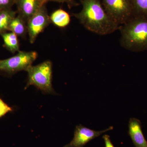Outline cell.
I'll return each mask as SVG.
<instances>
[{
    "label": "cell",
    "mask_w": 147,
    "mask_h": 147,
    "mask_svg": "<svg viewBox=\"0 0 147 147\" xmlns=\"http://www.w3.org/2000/svg\"><path fill=\"white\" fill-rule=\"evenodd\" d=\"M109 16L119 26L125 24L133 16L131 0H101Z\"/></svg>",
    "instance_id": "5"
},
{
    "label": "cell",
    "mask_w": 147,
    "mask_h": 147,
    "mask_svg": "<svg viewBox=\"0 0 147 147\" xmlns=\"http://www.w3.org/2000/svg\"><path fill=\"white\" fill-rule=\"evenodd\" d=\"M2 38L4 46L11 53H15L20 50L18 36L13 32H7L0 34Z\"/></svg>",
    "instance_id": "12"
},
{
    "label": "cell",
    "mask_w": 147,
    "mask_h": 147,
    "mask_svg": "<svg viewBox=\"0 0 147 147\" xmlns=\"http://www.w3.org/2000/svg\"><path fill=\"white\" fill-rule=\"evenodd\" d=\"M45 0H16L18 15L27 23L28 21L42 6Z\"/></svg>",
    "instance_id": "8"
},
{
    "label": "cell",
    "mask_w": 147,
    "mask_h": 147,
    "mask_svg": "<svg viewBox=\"0 0 147 147\" xmlns=\"http://www.w3.org/2000/svg\"><path fill=\"white\" fill-rule=\"evenodd\" d=\"M8 31L13 32L18 36L24 37L28 34L27 23L18 15L11 22L9 26Z\"/></svg>",
    "instance_id": "11"
},
{
    "label": "cell",
    "mask_w": 147,
    "mask_h": 147,
    "mask_svg": "<svg viewBox=\"0 0 147 147\" xmlns=\"http://www.w3.org/2000/svg\"><path fill=\"white\" fill-rule=\"evenodd\" d=\"M133 16L147 18V0H131Z\"/></svg>",
    "instance_id": "14"
},
{
    "label": "cell",
    "mask_w": 147,
    "mask_h": 147,
    "mask_svg": "<svg viewBox=\"0 0 147 147\" xmlns=\"http://www.w3.org/2000/svg\"><path fill=\"white\" fill-rule=\"evenodd\" d=\"M17 12L11 8L0 9V34L8 31L9 24Z\"/></svg>",
    "instance_id": "13"
},
{
    "label": "cell",
    "mask_w": 147,
    "mask_h": 147,
    "mask_svg": "<svg viewBox=\"0 0 147 147\" xmlns=\"http://www.w3.org/2000/svg\"><path fill=\"white\" fill-rule=\"evenodd\" d=\"M82 10L74 13L86 29L100 35L113 33L120 26L106 12L100 0H80Z\"/></svg>",
    "instance_id": "1"
},
{
    "label": "cell",
    "mask_w": 147,
    "mask_h": 147,
    "mask_svg": "<svg viewBox=\"0 0 147 147\" xmlns=\"http://www.w3.org/2000/svg\"><path fill=\"white\" fill-rule=\"evenodd\" d=\"M15 2L16 0H0V9L11 8Z\"/></svg>",
    "instance_id": "17"
},
{
    "label": "cell",
    "mask_w": 147,
    "mask_h": 147,
    "mask_svg": "<svg viewBox=\"0 0 147 147\" xmlns=\"http://www.w3.org/2000/svg\"><path fill=\"white\" fill-rule=\"evenodd\" d=\"M12 111L13 109L12 108L9 106L0 98V118Z\"/></svg>",
    "instance_id": "15"
},
{
    "label": "cell",
    "mask_w": 147,
    "mask_h": 147,
    "mask_svg": "<svg viewBox=\"0 0 147 147\" xmlns=\"http://www.w3.org/2000/svg\"><path fill=\"white\" fill-rule=\"evenodd\" d=\"M102 139L105 142V147H115L111 142L110 137L107 134H105L102 136Z\"/></svg>",
    "instance_id": "18"
},
{
    "label": "cell",
    "mask_w": 147,
    "mask_h": 147,
    "mask_svg": "<svg viewBox=\"0 0 147 147\" xmlns=\"http://www.w3.org/2000/svg\"><path fill=\"white\" fill-rule=\"evenodd\" d=\"M45 1L46 3L50 1L56 2L59 3H65L69 9H71L74 7L77 6L79 5L75 0H45Z\"/></svg>",
    "instance_id": "16"
},
{
    "label": "cell",
    "mask_w": 147,
    "mask_h": 147,
    "mask_svg": "<svg viewBox=\"0 0 147 147\" xmlns=\"http://www.w3.org/2000/svg\"><path fill=\"white\" fill-rule=\"evenodd\" d=\"M26 71L28 79L25 89L33 86L46 94H56L52 85L53 65L47 60L36 65L31 66Z\"/></svg>",
    "instance_id": "3"
},
{
    "label": "cell",
    "mask_w": 147,
    "mask_h": 147,
    "mask_svg": "<svg viewBox=\"0 0 147 147\" xmlns=\"http://www.w3.org/2000/svg\"><path fill=\"white\" fill-rule=\"evenodd\" d=\"M50 18L51 23L61 28L67 26L71 21V16L69 13L62 9H59L53 11Z\"/></svg>",
    "instance_id": "10"
},
{
    "label": "cell",
    "mask_w": 147,
    "mask_h": 147,
    "mask_svg": "<svg viewBox=\"0 0 147 147\" xmlns=\"http://www.w3.org/2000/svg\"><path fill=\"white\" fill-rule=\"evenodd\" d=\"M51 23L45 5L42 6L27 22L29 41L34 43L38 35Z\"/></svg>",
    "instance_id": "6"
},
{
    "label": "cell",
    "mask_w": 147,
    "mask_h": 147,
    "mask_svg": "<svg viewBox=\"0 0 147 147\" xmlns=\"http://www.w3.org/2000/svg\"><path fill=\"white\" fill-rule=\"evenodd\" d=\"M37 56L35 51H19L11 57L0 60V72L12 74L23 70L26 71L36 60Z\"/></svg>",
    "instance_id": "4"
},
{
    "label": "cell",
    "mask_w": 147,
    "mask_h": 147,
    "mask_svg": "<svg viewBox=\"0 0 147 147\" xmlns=\"http://www.w3.org/2000/svg\"><path fill=\"white\" fill-rule=\"evenodd\" d=\"M119 29L122 47L132 52L147 50V18L133 16Z\"/></svg>",
    "instance_id": "2"
},
{
    "label": "cell",
    "mask_w": 147,
    "mask_h": 147,
    "mask_svg": "<svg viewBox=\"0 0 147 147\" xmlns=\"http://www.w3.org/2000/svg\"><path fill=\"white\" fill-rule=\"evenodd\" d=\"M128 134L135 147H147V141L142 130L141 121L138 119H129Z\"/></svg>",
    "instance_id": "9"
},
{
    "label": "cell",
    "mask_w": 147,
    "mask_h": 147,
    "mask_svg": "<svg viewBox=\"0 0 147 147\" xmlns=\"http://www.w3.org/2000/svg\"><path fill=\"white\" fill-rule=\"evenodd\" d=\"M113 129V126H110L105 130L95 131L82 125L76 126L74 132V137L70 143L63 147H84L87 143L92 139L99 137L106 131Z\"/></svg>",
    "instance_id": "7"
}]
</instances>
